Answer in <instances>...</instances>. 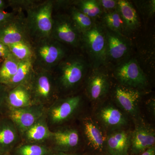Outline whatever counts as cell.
Instances as JSON below:
<instances>
[{"label":"cell","mask_w":155,"mask_h":155,"mask_svg":"<svg viewBox=\"0 0 155 155\" xmlns=\"http://www.w3.org/2000/svg\"><path fill=\"white\" fill-rule=\"evenodd\" d=\"M53 1L37 2L26 10V24L31 41L51 37L53 26Z\"/></svg>","instance_id":"cell-1"},{"label":"cell","mask_w":155,"mask_h":155,"mask_svg":"<svg viewBox=\"0 0 155 155\" xmlns=\"http://www.w3.org/2000/svg\"><path fill=\"white\" fill-rule=\"evenodd\" d=\"M34 67L53 71L67 57L64 45L53 38H47L31 42Z\"/></svg>","instance_id":"cell-2"},{"label":"cell","mask_w":155,"mask_h":155,"mask_svg":"<svg viewBox=\"0 0 155 155\" xmlns=\"http://www.w3.org/2000/svg\"><path fill=\"white\" fill-rule=\"evenodd\" d=\"M28 86L33 104L47 107L58 98L59 91L53 71L34 67Z\"/></svg>","instance_id":"cell-3"},{"label":"cell","mask_w":155,"mask_h":155,"mask_svg":"<svg viewBox=\"0 0 155 155\" xmlns=\"http://www.w3.org/2000/svg\"><path fill=\"white\" fill-rule=\"evenodd\" d=\"M54 72L58 90L68 91L77 87L86 75L87 64L82 57L71 56L63 59Z\"/></svg>","instance_id":"cell-4"},{"label":"cell","mask_w":155,"mask_h":155,"mask_svg":"<svg viewBox=\"0 0 155 155\" xmlns=\"http://www.w3.org/2000/svg\"><path fill=\"white\" fill-rule=\"evenodd\" d=\"M82 102L80 95L58 98L46 107L45 115L50 129L61 126L72 119Z\"/></svg>","instance_id":"cell-5"},{"label":"cell","mask_w":155,"mask_h":155,"mask_svg":"<svg viewBox=\"0 0 155 155\" xmlns=\"http://www.w3.org/2000/svg\"><path fill=\"white\" fill-rule=\"evenodd\" d=\"M96 68H99L107 62V43L105 28L94 24L89 30L81 34V43Z\"/></svg>","instance_id":"cell-6"},{"label":"cell","mask_w":155,"mask_h":155,"mask_svg":"<svg viewBox=\"0 0 155 155\" xmlns=\"http://www.w3.org/2000/svg\"><path fill=\"white\" fill-rule=\"evenodd\" d=\"M0 41L8 46L19 42L31 44L25 17L22 12H18L0 25Z\"/></svg>","instance_id":"cell-7"},{"label":"cell","mask_w":155,"mask_h":155,"mask_svg":"<svg viewBox=\"0 0 155 155\" xmlns=\"http://www.w3.org/2000/svg\"><path fill=\"white\" fill-rule=\"evenodd\" d=\"M80 135L77 128L71 126H59L51 130L48 141L52 151L74 153L80 145Z\"/></svg>","instance_id":"cell-8"},{"label":"cell","mask_w":155,"mask_h":155,"mask_svg":"<svg viewBox=\"0 0 155 155\" xmlns=\"http://www.w3.org/2000/svg\"><path fill=\"white\" fill-rule=\"evenodd\" d=\"M81 35L70 15L59 14L53 16L51 37L62 44L78 47L81 43Z\"/></svg>","instance_id":"cell-9"},{"label":"cell","mask_w":155,"mask_h":155,"mask_svg":"<svg viewBox=\"0 0 155 155\" xmlns=\"http://www.w3.org/2000/svg\"><path fill=\"white\" fill-rule=\"evenodd\" d=\"M115 77L121 85L137 89L147 84V80L138 62L130 59L120 64L114 72Z\"/></svg>","instance_id":"cell-10"},{"label":"cell","mask_w":155,"mask_h":155,"mask_svg":"<svg viewBox=\"0 0 155 155\" xmlns=\"http://www.w3.org/2000/svg\"><path fill=\"white\" fill-rule=\"evenodd\" d=\"M46 107L40 105H32L25 107L9 110L6 116L11 119L21 135L44 116Z\"/></svg>","instance_id":"cell-11"},{"label":"cell","mask_w":155,"mask_h":155,"mask_svg":"<svg viewBox=\"0 0 155 155\" xmlns=\"http://www.w3.org/2000/svg\"><path fill=\"white\" fill-rule=\"evenodd\" d=\"M154 130L146 124H137L130 134L129 152L131 155L139 154L155 146Z\"/></svg>","instance_id":"cell-12"},{"label":"cell","mask_w":155,"mask_h":155,"mask_svg":"<svg viewBox=\"0 0 155 155\" xmlns=\"http://www.w3.org/2000/svg\"><path fill=\"white\" fill-rule=\"evenodd\" d=\"M141 94L137 89L120 85L114 91L115 101L119 107L126 114L132 116L138 114V104Z\"/></svg>","instance_id":"cell-13"},{"label":"cell","mask_w":155,"mask_h":155,"mask_svg":"<svg viewBox=\"0 0 155 155\" xmlns=\"http://www.w3.org/2000/svg\"><path fill=\"white\" fill-rule=\"evenodd\" d=\"M96 117L103 127L110 130V132L122 129L128 123L125 114L111 104L100 107L97 111Z\"/></svg>","instance_id":"cell-14"},{"label":"cell","mask_w":155,"mask_h":155,"mask_svg":"<svg viewBox=\"0 0 155 155\" xmlns=\"http://www.w3.org/2000/svg\"><path fill=\"white\" fill-rule=\"evenodd\" d=\"M19 131L11 119L0 116V154L9 153L21 142Z\"/></svg>","instance_id":"cell-15"},{"label":"cell","mask_w":155,"mask_h":155,"mask_svg":"<svg viewBox=\"0 0 155 155\" xmlns=\"http://www.w3.org/2000/svg\"><path fill=\"white\" fill-rule=\"evenodd\" d=\"M97 122L91 117H84L81 128L84 138L89 146L97 152H102L106 148V137Z\"/></svg>","instance_id":"cell-16"},{"label":"cell","mask_w":155,"mask_h":155,"mask_svg":"<svg viewBox=\"0 0 155 155\" xmlns=\"http://www.w3.org/2000/svg\"><path fill=\"white\" fill-rule=\"evenodd\" d=\"M109 77L105 72L96 69L89 77L86 91L89 99L92 101H98L107 94L110 89Z\"/></svg>","instance_id":"cell-17"},{"label":"cell","mask_w":155,"mask_h":155,"mask_svg":"<svg viewBox=\"0 0 155 155\" xmlns=\"http://www.w3.org/2000/svg\"><path fill=\"white\" fill-rule=\"evenodd\" d=\"M130 133L124 129L110 131L106 137V149L109 155H128Z\"/></svg>","instance_id":"cell-18"},{"label":"cell","mask_w":155,"mask_h":155,"mask_svg":"<svg viewBox=\"0 0 155 155\" xmlns=\"http://www.w3.org/2000/svg\"><path fill=\"white\" fill-rule=\"evenodd\" d=\"M107 61H119L127 55L129 52V45L122 35L106 28Z\"/></svg>","instance_id":"cell-19"},{"label":"cell","mask_w":155,"mask_h":155,"mask_svg":"<svg viewBox=\"0 0 155 155\" xmlns=\"http://www.w3.org/2000/svg\"><path fill=\"white\" fill-rule=\"evenodd\" d=\"M51 130L45 114L20 135L21 141L29 143L47 144Z\"/></svg>","instance_id":"cell-20"},{"label":"cell","mask_w":155,"mask_h":155,"mask_svg":"<svg viewBox=\"0 0 155 155\" xmlns=\"http://www.w3.org/2000/svg\"><path fill=\"white\" fill-rule=\"evenodd\" d=\"M7 104L9 110L34 105L28 86L22 84L9 88L7 95Z\"/></svg>","instance_id":"cell-21"},{"label":"cell","mask_w":155,"mask_h":155,"mask_svg":"<svg viewBox=\"0 0 155 155\" xmlns=\"http://www.w3.org/2000/svg\"><path fill=\"white\" fill-rule=\"evenodd\" d=\"M116 10L123 20L125 30L134 31L140 26L138 14L130 2L125 0L117 1Z\"/></svg>","instance_id":"cell-22"},{"label":"cell","mask_w":155,"mask_h":155,"mask_svg":"<svg viewBox=\"0 0 155 155\" xmlns=\"http://www.w3.org/2000/svg\"><path fill=\"white\" fill-rule=\"evenodd\" d=\"M33 71L34 66L32 61H20L16 74L5 85L9 88L22 84L28 86Z\"/></svg>","instance_id":"cell-23"},{"label":"cell","mask_w":155,"mask_h":155,"mask_svg":"<svg viewBox=\"0 0 155 155\" xmlns=\"http://www.w3.org/2000/svg\"><path fill=\"white\" fill-rule=\"evenodd\" d=\"M52 151L47 144L21 141L14 148L11 153L12 155H48Z\"/></svg>","instance_id":"cell-24"},{"label":"cell","mask_w":155,"mask_h":155,"mask_svg":"<svg viewBox=\"0 0 155 155\" xmlns=\"http://www.w3.org/2000/svg\"><path fill=\"white\" fill-rule=\"evenodd\" d=\"M20 61L11 54L4 60L0 67V83L6 84L16 74Z\"/></svg>","instance_id":"cell-25"},{"label":"cell","mask_w":155,"mask_h":155,"mask_svg":"<svg viewBox=\"0 0 155 155\" xmlns=\"http://www.w3.org/2000/svg\"><path fill=\"white\" fill-rule=\"evenodd\" d=\"M104 24L108 30L123 36L125 28L123 20L117 10L108 12L103 16Z\"/></svg>","instance_id":"cell-26"},{"label":"cell","mask_w":155,"mask_h":155,"mask_svg":"<svg viewBox=\"0 0 155 155\" xmlns=\"http://www.w3.org/2000/svg\"><path fill=\"white\" fill-rule=\"evenodd\" d=\"M74 3L75 7L91 19L98 17L102 14V9L98 1L81 0Z\"/></svg>","instance_id":"cell-27"},{"label":"cell","mask_w":155,"mask_h":155,"mask_svg":"<svg viewBox=\"0 0 155 155\" xmlns=\"http://www.w3.org/2000/svg\"><path fill=\"white\" fill-rule=\"evenodd\" d=\"M70 16L75 27L81 34L89 30L94 24L92 19L84 14L74 6L71 8Z\"/></svg>","instance_id":"cell-28"},{"label":"cell","mask_w":155,"mask_h":155,"mask_svg":"<svg viewBox=\"0 0 155 155\" xmlns=\"http://www.w3.org/2000/svg\"><path fill=\"white\" fill-rule=\"evenodd\" d=\"M11 54L20 61H32L33 51L31 44L19 42L8 46Z\"/></svg>","instance_id":"cell-29"},{"label":"cell","mask_w":155,"mask_h":155,"mask_svg":"<svg viewBox=\"0 0 155 155\" xmlns=\"http://www.w3.org/2000/svg\"><path fill=\"white\" fill-rule=\"evenodd\" d=\"M38 1H31V0H11L8 1L7 3L8 6H11L14 11L22 12L23 10L26 11L27 9L38 2Z\"/></svg>","instance_id":"cell-30"},{"label":"cell","mask_w":155,"mask_h":155,"mask_svg":"<svg viewBox=\"0 0 155 155\" xmlns=\"http://www.w3.org/2000/svg\"><path fill=\"white\" fill-rule=\"evenodd\" d=\"M8 87L0 83V116H5L8 111L7 95Z\"/></svg>","instance_id":"cell-31"},{"label":"cell","mask_w":155,"mask_h":155,"mask_svg":"<svg viewBox=\"0 0 155 155\" xmlns=\"http://www.w3.org/2000/svg\"><path fill=\"white\" fill-rule=\"evenodd\" d=\"M102 10L107 12L115 11L117 7V1L115 0H100L98 1Z\"/></svg>","instance_id":"cell-32"},{"label":"cell","mask_w":155,"mask_h":155,"mask_svg":"<svg viewBox=\"0 0 155 155\" xmlns=\"http://www.w3.org/2000/svg\"><path fill=\"white\" fill-rule=\"evenodd\" d=\"M18 12H19L14 11L9 12L5 11V10L0 11V25L13 18Z\"/></svg>","instance_id":"cell-33"},{"label":"cell","mask_w":155,"mask_h":155,"mask_svg":"<svg viewBox=\"0 0 155 155\" xmlns=\"http://www.w3.org/2000/svg\"><path fill=\"white\" fill-rule=\"evenodd\" d=\"M11 54L8 46L0 41V59L4 60Z\"/></svg>","instance_id":"cell-34"},{"label":"cell","mask_w":155,"mask_h":155,"mask_svg":"<svg viewBox=\"0 0 155 155\" xmlns=\"http://www.w3.org/2000/svg\"><path fill=\"white\" fill-rule=\"evenodd\" d=\"M137 155H155V146L152 147L143 153Z\"/></svg>","instance_id":"cell-35"},{"label":"cell","mask_w":155,"mask_h":155,"mask_svg":"<svg viewBox=\"0 0 155 155\" xmlns=\"http://www.w3.org/2000/svg\"><path fill=\"white\" fill-rule=\"evenodd\" d=\"M48 155H79L74 153H65L61 152L52 151Z\"/></svg>","instance_id":"cell-36"},{"label":"cell","mask_w":155,"mask_h":155,"mask_svg":"<svg viewBox=\"0 0 155 155\" xmlns=\"http://www.w3.org/2000/svg\"><path fill=\"white\" fill-rule=\"evenodd\" d=\"M149 109L150 111L152 112L153 114H155V101L154 100H152L150 102L149 104Z\"/></svg>","instance_id":"cell-37"},{"label":"cell","mask_w":155,"mask_h":155,"mask_svg":"<svg viewBox=\"0 0 155 155\" xmlns=\"http://www.w3.org/2000/svg\"><path fill=\"white\" fill-rule=\"evenodd\" d=\"M7 3L3 0H0V11L4 10L5 8L8 5Z\"/></svg>","instance_id":"cell-38"},{"label":"cell","mask_w":155,"mask_h":155,"mask_svg":"<svg viewBox=\"0 0 155 155\" xmlns=\"http://www.w3.org/2000/svg\"><path fill=\"white\" fill-rule=\"evenodd\" d=\"M3 61H4V60H3V59H0V67H1L2 63H3Z\"/></svg>","instance_id":"cell-39"},{"label":"cell","mask_w":155,"mask_h":155,"mask_svg":"<svg viewBox=\"0 0 155 155\" xmlns=\"http://www.w3.org/2000/svg\"><path fill=\"white\" fill-rule=\"evenodd\" d=\"M0 155H12L11 153H9L0 154Z\"/></svg>","instance_id":"cell-40"}]
</instances>
